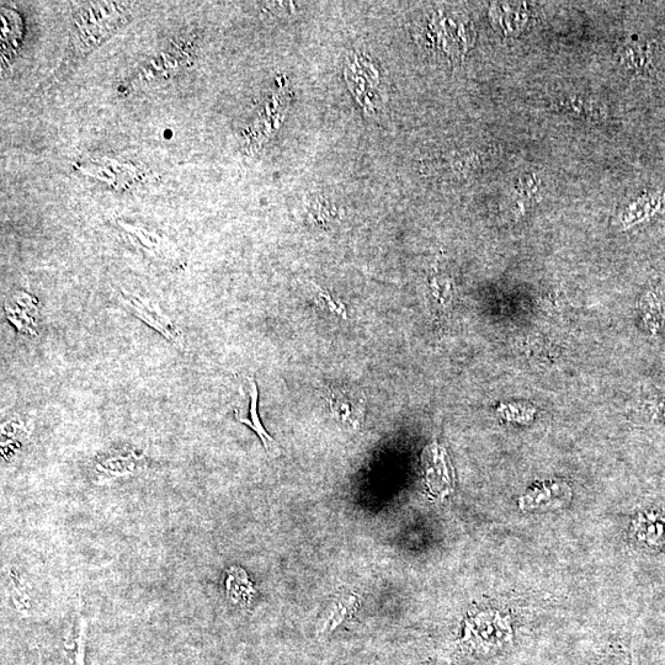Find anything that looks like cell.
Here are the masks:
<instances>
[{"label": "cell", "mask_w": 665, "mask_h": 665, "mask_svg": "<svg viewBox=\"0 0 665 665\" xmlns=\"http://www.w3.org/2000/svg\"><path fill=\"white\" fill-rule=\"evenodd\" d=\"M125 9L115 3H95L85 7L74 18L73 34L62 69L99 46L125 23ZM61 69V71H62Z\"/></svg>", "instance_id": "1"}, {"label": "cell", "mask_w": 665, "mask_h": 665, "mask_svg": "<svg viewBox=\"0 0 665 665\" xmlns=\"http://www.w3.org/2000/svg\"><path fill=\"white\" fill-rule=\"evenodd\" d=\"M120 226L122 230H125L129 234L133 241H136L138 246L147 250L148 253L153 254L154 257L164 260V262H168L169 264L183 266V258L179 250L163 236L147 231L145 228L127 225L125 222H120Z\"/></svg>", "instance_id": "6"}, {"label": "cell", "mask_w": 665, "mask_h": 665, "mask_svg": "<svg viewBox=\"0 0 665 665\" xmlns=\"http://www.w3.org/2000/svg\"><path fill=\"white\" fill-rule=\"evenodd\" d=\"M329 406L333 417L350 428H359L364 417L365 401L359 392L337 390L329 396Z\"/></svg>", "instance_id": "7"}, {"label": "cell", "mask_w": 665, "mask_h": 665, "mask_svg": "<svg viewBox=\"0 0 665 665\" xmlns=\"http://www.w3.org/2000/svg\"><path fill=\"white\" fill-rule=\"evenodd\" d=\"M422 467L425 483L434 496L443 498L451 492L454 487L451 466L448 456L441 446L433 444L424 450Z\"/></svg>", "instance_id": "4"}, {"label": "cell", "mask_w": 665, "mask_h": 665, "mask_svg": "<svg viewBox=\"0 0 665 665\" xmlns=\"http://www.w3.org/2000/svg\"><path fill=\"white\" fill-rule=\"evenodd\" d=\"M5 317L17 328V332L24 337H37V324H39V305L34 296L28 292H14L4 303Z\"/></svg>", "instance_id": "5"}, {"label": "cell", "mask_w": 665, "mask_h": 665, "mask_svg": "<svg viewBox=\"0 0 665 665\" xmlns=\"http://www.w3.org/2000/svg\"><path fill=\"white\" fill-rule=\"evenodd\" d=\"M143 457H137L135 454L129 456L119 455L103 457L97 464V471L100 475L114 478L135 476L137 471L141 470L140 462Z\"/></svg>", "instance_id": "8"}, {"label": "cell", "mask_w": 665, "mask_h": 665, "mask_svg": "<svg viewBox=\"0 0 665 665\" xmlns=\"http://www.w3.org/2000/svg\"><path fill=\"white\" fill-rule=\"evenodd\" d=\"M88 638V621L82 614H79L74 621L71 635L65 642V651L69 662L72 665H85V646Z\"/></svg>", "instance_id": "9"}, {"label": "cell", "mask_w": 665, "mask_h": 665, "mask_svg": "<svg viewBox=\"0 0 665 665\" xmlns=\"http://www.w3.org/2000/svg\"><path fill=\"white\" fill-rule=\"evenodd\" d=\"M119 300L133 316L141 319L148 327L154 329L178 349H184V334L173 319L162 310L156 302L145 297L121 294Z\"/></svg>", "instance_id": "2"}, {"label": "cell", "mask_w": 665, "mask_h": 665, "mask_svg": "<svg viewBox=\"0 0 665 665\" xmlns=\"http://www.w3.org/2000/svg\"><path fill=\"white\" fill-rule=\"evenodd\" d=\"M239 395H241V402H239L236 409H234V416H236L239 423L247 425L253 430L255 434L262 440L264 448L270 455H276L279 452L278 444L271 438L263 427L262 420H260L258 412L259 391L257 382L254 377H247L246 380L239 388Z\"/></svg>", "instance_id": "3"}]
</instances>
